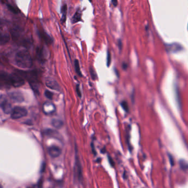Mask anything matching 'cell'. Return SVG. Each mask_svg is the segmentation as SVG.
<instances>
[{"instance_id":"obj_1","label":"cell","mask_w":188,"mask_h":188,"mask_svg":"<svg viewBox=\"0 0 188 188\" xmlns=\"http://www.w3.org/2000/svg\"><path fill=\"white\" fill-rule=\"evenodd\" d=\"M16 64L22 68H29L33 65L31 56L26 50H22L17 53L15 57Z\"/></svg>"},{"instance_id":"obj_2","label":"cell","mask_w":188,"mask_h":188,"mask_svg":"<svg viewBox=\"0 0 188 188\" xmlns=\"http://www.w3.org/2000/svg\"><path fill=\"white\" fill-rule=\"evenodd\" d=\"M77 150L76 149V159H75V165H74V177H76L77 180L80 182L82 180L83 178V172H82V167H81V162L79 157L78 153Z\"/></svg>"},{"instance_id":"obj_3","label":"cell","mask_w":188,"mask_h":188,"mask_svg":"<svg viewBox=\"0 0 188 188\" xmlns=\"http://www.w3.org/2000/svg\"><path fill=\"white\" fill-rule=\"evenodd\" d=\"M28 112L25 108L21 107H16L13 108L11 112V118L14 119H19L26 116Z\"/></svg>"},{"instance_id":"obj_4","label":"cell","mask_w":188,"mask_h":188,"mask_svg":"<svg viewBox=\"0 0 188 188\" xmlns=\"http://www.w3.org/2000/svg\"><path fill=\"white\" fill-rule=\"evenodd\" d=\"M10 80L11 85L14 87H20L24 84L23 76L21 74H13L10 76Z\"/></svg>"},{"instance_id":"obj_5","label":"cell","mask_w":188,"mask_h":188,"mask_svg":"<svg viewBox=\"0 0 188 188\" xmlns=\"http://www.w3.org/2000/svg\"><path fill=\"white\" fill-rule=\"evenodd\" d=\"M10 85V76L5 72H0V89L8 88Z\"/></svg>"},{"instance_id":"obj_6","label":"cell","mask_w":188,"mask_h":188,"mask_svg":"<svg viewBox=\"0 0 188 188\" xmlns=\"http://www.w3.org/2000/svg\"><path fill=\"white\" fill-rule=\"evenodd\" d=\"M45 84L49 88L55 90L56 91H60L61 88L59 84L57 81L55 80V79L52 78L51 77H47L45 80Z\"/></svg>"},{"instance_id":"obj_7","label":"cell","mask_w":188,"mask_h":188,"mask_svg":"<svg viewBox=\"0 0 188 188\" xmlns=\"http://www.w3.org/2000/svg\"><path fill=\"white\" fill-rule=\"evenodd\" d=\"M48 153L51 157L56 158L60 156L62 154V150L57 146H51L48 149Z\"/></svg>"},{"instance_id":"obj_8","label":"cell","mask_w":188,"mask_h":188,"mask_svg":"<svg viewBox=\"0 0 188 188\" xmlns=\"http://www.w3.org/2000/svg\"><path fill=\"white\" fill-rule=\"evenodd\" d=\"M43 111L46 115H52L55 112L56 107L52 103L46 102L43 106Z\"/></svg>"},{"instance_id":"obj_9","label":"cell","mask_w":188,"mask_h":188,"mask_svg":"<svg viewBox=\"0 0 188 188\" xmlns=\"http://www.w3.org/2000/svg\"><path fill=\"white\" fill-rule=\"evenodd\" d=\"M0 106L2 108L3 112L7 114L12 112V111L13 110L12 108L11 104L6 100H3L0 102Z\"/></svg>"},{"instance_id":"obj_10","label":"cell","mask_w":188,"mask_h":188,"mask_svg":"<svg viewBox=\"0 0 188 188\" xmlns=\"http://www.w3.org/2000/svg\"><path fill=\"white\" fill-rule=\"evenodd\" d=\"M45 135L53 137V138L58 139H59L60 138V134L57 131L51 129H48L47 130L45 131Z\"/></svg>"},{"instance_id":"obj_11","label":"cell","mask_w":188,"mask_h":188,"mask_svg":"<svg viewBox=\"0 0 188 188\" xmlns=\"http://www.w3.org/2000/svg\"><path fill=\"white\" fill-rule=\"evenodd\" d=\"M10 41V37L8 34L0 31V45H3L7 44Z\"/></svg>"},{"instance_id":"obj_12","label":"cell","mask_w":188,"mask_h":188,"mask_svg":"<svg viewBox=\"0 0 188 188\" xmlns=\"http://www.w3.org/2000/svg\"><path fill=\"white\" fill-rule=\"evenodd\" d=\"M10 97L16 102H22L24 100V97L22 94L18 92H12L10 94Z\"/></svg>"},{"instance_id":"obj_13","label":"cell","mask_w":188,"mask_h":188,"mask_svg":"<svg viewBox=\"0 0 188 188\" xmlns=\"http://www.w3.org/2000/svg\"><path fill=\"white\" fill-rule=\"evenodd\" d=\"M81 11L80 9H78V10L76 11V13L74 14L72 19V23L73 24H75L76 23H78L79 22L82 21L81 19Z\"/></svg>"},{"instance_id":"obj_14","label":"cell","mask_w":188,"mask_h":188,"mask_svg":"<svg viewBox=\"0 0 188 188\" xmlns=\"http://www.w3.org/2000/svg\"><path fill=\"white\" fill-rule=\"evenodd\" d=\"M51 124L54 128L56 129H61L62 128L64 125V123L62 120L58 119H54L51 122Z\"/></svg>"},{"instance_id":"obj_15","label":"cell","mask_w":188,"mask_h":188,"mask_svg":"<svg viewBox=\"0 0 188 188\" xmlns=\"http://www.w3.org/2000/svg\"><path fill=\"white\" fill-rule=\"evenodd\" d=\"M40 36L42 37V39L44 40V41L47 44H51L53 42V40L52 38L46 33L45 32H42L40 33Z\"/></svg>"},{"instance_id":"obj_16","label":"cell","mask_w":188,"mask_h":188,"mask_svg":"<svg viewBox=\"0 0 188 188\" xmlns=\"http://www.w3.org/2000/svg\"><path fill=\"white\" fill-rule=\"evenodd\" d=\"M67 7L66 5H64L61 8V13H62V18H61V22L65 23L66 20V16H67Z\"/></svg>"},{"instance_id":"obj_17","label":"cell","mask_w":188,"mask_h":188,"mask_svg":"<svg viewBox=\"0 0 188 188\" xmlns=\"http://www.w3.org/2000/svg\"><path fill=\"white\" fill-rule=\"evenodd\" d=\"M74 65H75V69H76V73L78 74L80 76H81V71H80V65H79V62L78 60H76L74 61Z\"/></svg>"},{"instance_id":"obj_18","label":"cell","mask_w":188,"mask_h":188,"mask_svg":"<svg viewBox=\"0 0 188 188\" xmlns=\"http://www.w3.org/2000/svg\"><path fill=\"white\" fill-rule=\"evenodd\" d=\"M120 105L123 108V110H124L126 112H129V106H128V103L125 101H123L120 102Z\"/></svg>"},{"instance_id":"obj_19","label":"cell","mask_w":188,"mask_h":188,"mask_svg":"<svg viewBox=\"0 0 188 188\" xmlns=\"http://www.w3.org/2000/svg\"><path fill=\"white\" fill-rule=\"evenodd\" d=\"M45 95L49 99L52 100L53 96V94L49 90H46L45 92Z\"/></svg>"},{"instance_id":"obj_20","label":"cell","mask_w":188,"mask_h":188,"mask_svg":"<svg viewBox=\"0 0 188 188\" xmlns=\"http://www.w3.org/2000/svg\"><path fill=\"white\" fill-rule=\"evenodd\" d=\"M90 76H92V78L93 80H96L97 78L96 73H95V71H94L93 68H90Z\"/></svg>"},{"instance_id":"obj_21","label":"cell","mask_w":188,"mask_h":188,"mask_svg":"<svg viewBox=\"0 0 188 188\" xmlns=\"http://www.w3.org/2000/svg\"><path fill=\"white\" fill-rule=\"evenodd\" d=\"M111 55L110 53V51H108L107 52V67H110L111 63Z\"/></svg>"},{"instance_id":"obj_22","label":"cell","mask_w":188,"mask_h":188,"mask_svg":"<svg viewBox=\"0 0 188 188\" xmlns=\"http://www.w3.org/2000/svg\"><path fill=\"white\" fill-rule=\"evenodd\" d=\"M76 94L78 95V96L79 97H81V93L79 85H77L76 86Z\"/></svg>"},{"instance_id":"obj_23","label":"cell","mask_w":188,"mask_h":188,"mask_svg":"<svg viewBox=\"0 0 188 188\" xmlns=\"http://www.w3.org/2000/svg\"><path fill=\"white\" fill-rule=\"evenodd\" d=\"M8 7L9 9H10V10H11L12 12H14V13H17V12H18V10H17L16 9V8H14V7H13L12 6L10 5H8Z\"/></svg>"},{"instance_id":"obj_24","label":"cell","mask_w":188,"mask_h":188,"mask_svg":"<svg viewBox=\"0 0 188 188\" xmlns=\"http://www.w3.org/2000/svg\"><path fill=\"white\" fill-rule=\"evenodd\" d=\"M180 166L183 170H186V168H188V165H186V163L184 162H180Z\"/></svg>"},{"instance_id":"obj_25","label":"cell","mask_w":188,"mask_h":188,"mask_svg":"<svg viewBox=\"0 0 188 188\" xmlns=\"http://www.w3.org/2000/svg\"><path fill=\"white\" fill-rule=\"evenodd\" d=\"M118 46L119 50H122V41L120 40H119L118 41Z\"/></svg>"},{"instance_id":"obj_26","label":"cell","mask_w":188,"mask_h":188,"mask_svg":"<svg viewBox=\"0 0 188 188\" xmlns=\"http://www.w3.org/2000/svg\"><path fill=\"white\" fill-rule=\"evenodd\" d=\"M112 1V2L113 3V5L115 7L117 6L118 5V0H111Z\"/></svg>"},{"instance_id":"obj_27","label":"cell","mask_w":188,"mask_h":188,"mask_svg":"<svg viewBox=\"0 0 188 188\" xmlns=\"http://www.w3.org/2000/svg\"><path fill=\"white\" fill-rule=\"evenodd\" d=\"M128 65L126 63H123V65H122V67L124 69L126 70L128 68Z\"/></svg>"},{"instance_id":"obj_28","label":"cell","mask_w":188,"mask_h":188,"mask_svg":"<svg viewBox=\"0 0 188 188\" xmlns=\"http://www.w3.org/2000/svg\"><path fill=\"white\" fill-rule=\"evenodd\" d=\"M170 164L172 166H174V161H173V159L172 156H170Z\"/></svg>"},{"instance_id":"obj_29","label":"cell","mask_w":188,"mask_h":188,"mask_svg":"<svg viewBox=\"0 0 188 188\" xmlns=\"http://www.w3.org/2000/svg\"><path fill=\"white\" fill-rule=\"evenodd\" d=\"M108 159H109V162H110V163H111V165L113 166V164H114V163H113V160L112 159V158H111L110 156H108Z\"/></svg>"},{"instance_id":"obj_30","label":"cell","mask_w":188,"mask_h":188,"mask_svg":"<svg viewBox=\"0 0 188 188\" xmlns=\"http://www.w3.org/2000/svg\"><path fill=\"white\" fill-rule=\"evenodd\" d=\"M89 1H90V2H92V0H89Z\"/></svg>"},{"instance_id":"obj_31","label":"cell","mask_w":188,"mask_h":188,"mask_svg":"<svg viewBox=\"0 0 188 188\" xmlns=\"http://www.w3.org/2000/svg\"><path fill=\"white\" fill-rule=\"evenodd\" d=\"M33 188V187H29V188Z\"/></svg>"}]
</instances>
